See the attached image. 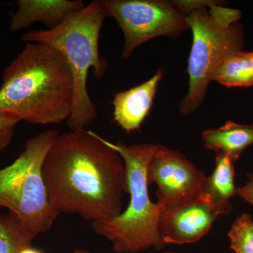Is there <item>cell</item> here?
I'll return each instance as SVG.
<instances>
[{
    "mask_svg": "<svg viewBox=\"0 0 253 253\" xmlns=\"http://www.w3.org/2000/svg\"><path fill=\"white\" fill-rule=\"evenodd\" d=\"M104 138L85 129L59 134L43 163L48 194L59 213L78 214L91 223L123 212L127 194L123 158Z\"/></svg>",
    "mask_w": 253,
    "mask_h": 253,
    "instance_id": "obj_1",
    "label": "cell"
},
{
    "mask_svg": "<svg viewBox=\"0 0 253 253\" xmlns=\"http://www.w3.org/2000/svg\"><path fill=\"white\" fill-rule=\"evenodd\" d=\"M74 81L71 68L57 50L26 43L5 68L0 87V111L36 125L67 121L72 111Z\"/></svg>",
    "mask_w": 253,
    "mask_h": 253,
    "instance_id": "obj_2",
    "label": "cell"
},
{
    "mask_svg": "<svg viewBox=\"0 0 253 253\" xmlns=\"http://www.w3.org/2000/svg\"><path fill=\"white\" fill-rule=\"evenodd\" d=\"M105 18L101 1L94 0L57 28L28 31L21 38L26 43H42L54 48L67 61L74 81L72 111L66 121L71 131L84 129L97 117L86 83L91 69L98 80L107 71V60L99 53L100 34Z\"/></svg>",
    "mask_w": 253,
    "mask_h": 253,
    "instance_id": "obj_3",
    "label": "cell"
},
{
    "mask_svg": "<svg viewBox=\"0 0 253 253\" xmlns=\"http://www.w3.org/2000/svg\"><path fill=\"white\" fill-rule=\"evenodd\" d=\"M106 144L117 151L126 166L129 203L119 215L108 221L91 223V228L112 245L118 253H136L154 249L161 251L166 245L158 231L163 206L150 199L148 167L161 144L124 143Z\"/></svg>",
    "mask_w": 253,
    "mask_h": 253,
    "instance_id": "obj_4",
    "label": "cell"
},
{
    "mask_svg": "<svg viewBox=\"0 0 253 253\" xmlns=\"http://www.w3.org/2000/svg\"><path fill=\"white\" fill-rule=\"evenodd\" d=\"M59 135L48 129L28 139L14 162L0 169V208H6L35 238L51 229L59 213L50 201L43 163Z\"/></svg>",
    "mask_w": 253,
    "mask_h": 253,
    "instance_id": "obj_5",
    "label": "cell"
},
{
    "mask_svg": "<svg viewBox=\"0 0 253 253\" xmlns=\"http://www.w3.org/2000/svg\"><path fill=\"white\" fill-rule=\"evenodd\" d=\"M193 42L188 63L189 90L179 104V111L188 116L203 104L213 76L226 59L242 52L244 27L236 23L229 28L212 19L208 7L203 6L186 16Z\"/></svg>",
    "mask_w": 253,
    "mask_h": 253,
    "instance_id": "obj_6",
    "label": "cell"
},
{
    "mask_svg": "<svg viewBox=\"0 0 253 253\" xmlns=\"http://www.w3.org/2000/svg\"><path fill=\"white\" fill-rule=\"evenodd\" d=\"M101 3L106 17L116 20L122 30L124 59L150 40L163 36L176 38L189 30L186 16L179 12L172 1L104 0Z\"/></svg>",
    "mask_w": 253,
    "mask_h": 253,
    "instance_id": "obj_7",
    "label": "cell"
},
{
    "mask_svg": "<svg viewBox=\"0 0 253 253\" xmlns=\"http://www.w3.org/2000/svg\"><path fill=\"white\" fill-rule=\"evenodd\" d=\"M206 177L180 151L161 144L148 167V182L157 186V203L163 207L198 199Z\"/></svg>",
    "mask_w": 253,
    "mask_h": 253,
    "instance_id": "obj_8",
    "label": "cell"
},
{
    "mask_svg": "<svg viewBox=\"0 0 253 253\" xmlns=\"http://www.w3.org/2000/svg\"><path fill=\"white\" fill-rule=\"evenodd\" d=\"M217 217L211 206L199 197L163 207L158 231L166 245L194 244L207 235Z\"/></svg>",
    "mask_w": 253,
    "mask_h": 253,
    "instance_id": "obj_9",
    "label": "cell"
},
{
    "mask_svg": "<svg viewBox=\"0 0 253 253\" xmlns=\"http://www.w3.org/2000/svg\"><path fill=\"white\" fill-rule=\"evenodd\" d=\"M163 73V70H158L148 81L115 94L113 121L128 134L139 130L149 115Z\"/></svg>",
    "mask_w": 253,
    "mask_h": 253,
    "instance_id": "obj_10",
    "label": "cell"
},
{
    "mask_svg": "<svg viewBox=\"0 0 253 253\" xmlns=\"http://www.w3.org/2000/svg\"><path fill=\"white\" fill-rule=\"evenodd\" d=\"M17 11L9 23L10 31L16 33L41 23L47 30L54 29L81 11L85 4L81 0H18Z\"/></svg>",
    "mask_w": 253,
    "mask_h": 253,
    "instance_id": "obj_11",
    "label": "cell"
},
{
    "mask_svg": "<svg viewBox=\"0 0 253 253\" xmlns=\"http://www.w3.org/2000/svg\"><path fill=\"white\" fill-rule=\"evenodd\" d=\"M215 167L206 177L199 197L211 206L218 217L229 214L232 209L230 200L236 196L235 169L233 160L226 155L216 156Z\"/></svg>",
    "mask_w": 253,
    "mask_h": 253,
    "instance_id": "obj_12",
    "label": "cell"
},
{
    "mask_svg": "<svg viewBox=\"0 0 253 253\" xmlns=\"http://www.w3.org/2000/svg\"><path fill=\"white\" fill-rule=\"evenodd\" d=\"M201 138L205 148L216 154L226 155L236 163L245 150L253 145V123L229 121L219 127L204 131Z\"/></svg>",
    "mask_w": 253,
    "mask_h": 253,
    "instance_id": "obj_13",
    "label": "cell"
},
{
    "mask_svg": "<svg viewBox=\"0 0 253 253\" xmlns=\"http://www.w3.org/2000/svg\"><path fill=\"white\" fill-rule=\"evenodd\" d=\"M212 81L229 88L253 86V57L244 51L231 56L218 68Z\"/></svg>",
    "mask_w": 253,
    "mask_h": 253,
    "instance_id": "obj_14",
    "label": "cell"
},
{
    "mask_svg": "<svg viewBox=\"0 0 253 253\" xmlns=\"http://www.w3.org/2000/svg\"><path fill=\"white\" fill-rule=\"evenodd\" d=\"M35 239L12 214H0V253H19Z\"/></svg>",
    "mask_w": 253,
    "mask_h": 253,
    "instance_id": "obj_15",
    "label": "cell"
},
{
    "mask_svg": "<svg viewBox=\"0 0 253 253\" xmlns=\"http://www.w3.org/2000/svg\"><path fill=\"white\" fill-rule=\"evenodd\" d=\"M230 249L235 253H253V219L248 213L236 217L228 232Z\"/></svg>",
    "mask_w": 253,
    "mask_h": 253,
    "instance_id": "obj_16",
    "label": "cell"
},
{
    "mask_svg": "<svg viewBox=\"0 0 253 253\" xmlns=\"http://www.w3.org/2000/svg\"><path fill=\"white\" fill-rule=\"evenodd\" d=\"M21 121L12 113L0 111V151H4L11 144L15 128Z\"/></svg>",
    "mask_w": 253,
    "mask_h": 253,
    "instance_id": "obj_17",
    "label": "cell"
},
{
    "mask_svg": "<svg viewBox=\"0 0 253 253\" xmlns=\"http://www.w3.org/2000/svg\"><path fill=\"white\" fill-rule=\"evenodd\" d=\"M208 8V12L213 21L224 28L230 27L238 23L242 16L239 10L223 7L219 4L211 5Z\"/></svg>",
    "mask_w": 253,
    "mask_h": 253,
    "instance_id": "obj_18",
    "label": "cell"
},
{
    "mask_svg": "<svg viewBox=\"0 0 253 253\" xmlns=\"http://www.w3.org/2000/svg\"><path fill=\"white\" fill-rule=\"evenodd\" d=\"M172 2L176 9L179 10V12L185 16L198 8L203 7V6L209 7L214 4H220L219 1H209V0H200V1L199 0H195V1L178 0V1H172Z\"/></svg>",
    "mask_w": 253,
    "mask_h": 253,
    "instance_id": "obj_19",
    "label": "cell"
},
{
    "mask_svg": "<svg viewBox=\"0 0 253 253\" xmlns=\"http://www.w3.org/2000/svg\"><path fill=\"white\" fill-rule=\"evenodd\" d=\"M236 196H239L253 207V174H249V180L244 186L237 188Z\"/></svg>",
    "mask_w": 253,
    "mask_h": 253,
    "instance_id": "obj_20",
    "label": "cell"
},
{
    "mask_svg": "<svg viewBox=\"0 0 253 253\" xmlns=\"http://www.w3.org/2000/svg\"><path fill=\"white\" fill-rule=\"evenodd\" d=\"M19 253H43L40 250L35 249V248L29 246V247L23 249Z\"/></svg>",
    "mask_w": 253,
    "mask_h": 253,
    "instance_id": "obj_21",
    "label": "cell"
},
{
    "mask_svg": "<svg viewBox=\"0 0 253 253\" xmlns=\"http://www.w3.org/2000/svg\"><path fill=\"white\" fill-rule=\"evenodd\" d=\"M73 253H91L89 251H85V250L77 249L74 251ZM159 253H176L175 252H172V251H169V252H163Z\"/></svg>",
    "mask_w": 253,
    "mask_h": 253,
    "instance_id": "obj_22",
    "label": "cell"
},
{
    "mask_svg": "<svg viewBox=\"0 0 253 253\" xmlns=\"http://www.w3.org/2000/svg\"><path fill=\"white\" fill-rule=\"evenodd\" d=\"M248 54H249L250 56H252V57H253V52H248Z\"/></svg>",
    "mask_w": 253,
    "mask_h": 253,
    "instance_id": "obj_23",
    "label": "cell"
}]
</instances>
